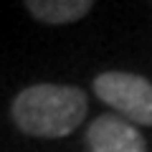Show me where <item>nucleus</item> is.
Here are the masks:
<instances>
[{
  "instance_id": "obj_1",
  "label": "nucleus",
  "mask_w": 152,
  "mask_h": 152,
  "mask_svg": "<svg viewBox=\"0 0 152 152\" xmlns=\"http://www.w3.org/2000/svg\"><path fill=\"white\" fill-rule=\"evenodd\" d=\"M86 94L76 86L36 84L13 99V122L31 137H69L86 117Z\"/></svg>"
},
{
  "instance_id": "obj_2",
  "label": "nucleus",
  "mask_w": 152,
  "mask_h": 152,
  "mask_svg": "<svg viewBox=\"0 0 152 152\" xmlns=\"http://www.w3.org/2000/svg\"><path fill=\"white\" fill-rule=\"evenodd\" d=\"M94 91L102 102L122 112L134 124H152V84L145 76L127 71H104L94 79Z\"/></svg>"
},
{
  "instance_id": "obj_3",
  "label": "nucleus",
  "mask_w": 152,
  "mask_h": 152,
  "mask_svg": "<svg viewBox=\"0 0 152 152\" xmlns=\"http://www.w3.org/2000/svg\"><path fill=\"white\" fill-rule=\"evenodd\" d=\"M86 145L91 152H145V137L119 117H99L86 129Z\"/></svg>"
},
{
  "instance_id": "obj_4",
  "label": "nucleus",
  "mask_w": 152,
  "mask_h": 152,
  "mask_svg": "<svg viewBox=\"0 0 152 152\" xmlns=\"http://www.w3.org/2000/svg\"><path fill=\"white\" fill-rule=\"evenodd\" d=\"M26 8L36 20L61 26V23L81 20L94 8V3L91 0H28Z\"/></svg>"
}]
</instances>
